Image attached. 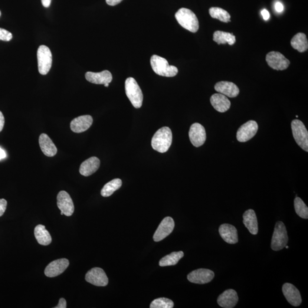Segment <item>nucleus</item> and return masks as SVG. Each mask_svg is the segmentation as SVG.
Listing matches in <instances>:
<instances>
[{
    "label": "nucleus",
    "instance_id": "nucleus-1",
    "mask_svg": "<svg viewBox=\"0 0 308 308\" xmlns=\"http://www.w3.org/2000/svg\"><path fill=\"white\" fill-rule=\"evenodd\" d=\"M172 134L168 127H163L153 137L152 146L154 150L160 153H165L171 145Z\"/></svg>",
    "mask_w": 308,
    "mask_h": 308
},
{
    "label": "nucleus",
    "instance_id": "nucleus-2",
    "mask_svg": "<svg viewBox=\"0 0 308 308\" xmlns=\"http://www.w3.org/2000/svg\"><path fill=\"white\" fill-rule=\"evenodd\" d=\"M175 18L179 24L192 33L197 32L199 28V21L194 12L188 9L183 8L176 13Z\"/></svg>",
    "mask_w": 308,
    "mask_h": 308
},
{
    "label": "nucleus",
    "instance_id": "nucleus-3",
    "mask_svg": "<svg viewBox=\"0 0 308 308\" xmlns=\"http://www.w3.org/2000/svg\"><path fill=\"white\" fill-rule=\"evenodd\" d=\"M151 66L155 73L160 76L173 77L178 73V68L171 66L166 59L154 55L151 57Z\"/></svg>",
    "mask_w": 308,
    "mask_h": 308
},
{
    "label": "nucleus",
    "instance_id": "nucleus-4",
    "mask_svg": "<svg viewBox=\"0 0 308 308\" xmlns=\"http://www.w3.org/2000/svg\"><path fill=\"white\" fill-rule=\"evenodd\" d=\"M126 96L131 103L136 109H139L142 105L143 96L142 90L137 82L132 77L128 78L125 82Z\"/></svg>",
    "mask_w": 308,
    "mask_h": 308
},
{
    "label": "nucleus",
    "instance_id": "nucleus-5",
    "mask_svg": "<svg viewBox=\"0 0 308 308\" xmlns=\"http://www.w3.org/2000/svg\"><path fill=\"white\" fill-rule=\"evenodd\" d=\"M288 242V237L286 225L282 222H277L275 225L271 248L275 251L283 250Z\"/></svg>",
    "mask_w": 308,
    "mask_h": 308
},
{
    "label": "nucleus",
    "instance_id": "nucleus-6",
    "mask_svg": "<svg viewBox=\"0 0 308 308\" xmlns=\"http://www.w3.org/2000/svg\"><path fill=\"white\" fill-rule=\"evenodd\" d=\"M294 139L301 149L308 152V132L306 126L299 120H294L291 123Z\"/></svg>",
    "mask_w": 308,
    "mask_h": 308
},
{
    "label": "nucleus",
    "instance_id": "nucleus-7",
    "mask_svg": "<svg viewBox=\"0 0 308 308\" xmlns=\"http://www.w3.org/2000/svg\"><path fill=\"white\" fill-rule=\"evenodd\" d=\"M38 68L39 73L47 74L52 65V54L50 49L45 45H41L37 51Z\"/></svg>",
    "mask_w": 308,
    "mask_h": 308
},
{
    "label": "nucleus",
    "instance_id": "nucleus-8",
    "mask_svg": "<svg viewBox=\"0 0 308 308\" xmlns=\"http://www.w3.org/2000/svg\"><path fill=\"white\" fill-rule=\"evenodd\" d=\"M268 65L274 70H284L289 67L290 61L278 51H271L266 55Z\"/></svg>",
    "mask_w": 308,
    "mask_h": 308
},
{
    "label": "nucleus",
    "instance_id": "nucleus-9",
    "mask_svg": "<svg viewBox=\"0 0 308 308\" xmlns=\"http://www.w3.org/2000/svg\"><path fill=\"white\" fill-rule=\"evenodd\" d=\"M258 124L256 121L250 120L242 124L237 132V137L239 142H246L257 134Z\"/></svg>",
    "mask_w": 308,
    "mask_h": 308
},
{
    "label": "nucleus",
    "instance_id": "nucleus-10",
    "mask_svg": "<svg viewBox=\"0 0 308 308\" xmlns=\"http://www.w3.org/2000/svg\"><path fill=\"white\" fill-rule=\"evenodd\" d=\"M85 279L88 283L98 287H105L109 283L105 273L100 268H94L88 271Z\"/></svg>",
    "mask_w": 308,
    "mask_h": 308
},
{
    "label": "nucleus",
    "instance_id": "nucleus-11",
    "mask_svg": "<svg viewBox=\"0 0 308 308\" xmlns=\"http://www.w3.org/2000/svg\"><path fill=\"white\" fill-rule=\"evenodd\" d=\"M215 276L214 272L208 269H198L188 274V278L191 283L204 284L211 282Z\"/></svg>",
    "mask_w": 308,
    "mask_h": 308
},
{
    "label": "nucleus",
    "instance_id": "nucleus-12",
    "mask_svg": "<svg viewBox=\"0 0 308 308\" xmlns=\"http://www.w3.org/2000/svg\"><path fill=\"white\" fill-rule=\"evenodd\" d=\"M189 137L190 141L195 147L202 146L206 140L205 127L198 123L192 124L189 131Z\"/></svg>",
    "mask_w": 308,
    "mask_h": 308
},
{
    "label": "nucleus",
    "instance_id": "nucleus-13",
    "mask_svg": "<svg viewBox=\"0 0 308 308\" xmlns=\"http://www.w3.org/2000/svg\"><path fill=\"white\" fill-rule=\"evenodd\" d=\"M175 227V222L171 217H166L157 228L154 235V240L158 242L163 240L171 233Z\"/></svg>",
    "mask_w": 308,
    "mask_h": 308
},
{
    "label": "nucleus",
    "instance_id": "nucleus-14",
    "mask_svg": "<svg viewBox=\"0 0 308 308\" xmlns=\"http://www.w3.org/2000/svg\"><path fill=\"white\" fill-rule=\"evenodd\" d=\"M57 205L64 215L70 216L74 211V205L69 194L64 191H61L57 195Z\"/></svg>",
    "mask_w": 308,
    "mask_h": 308
},
{
    "label": "nucleus",
    "instance_id": "nucleus-15",
    "mask_svg": "<svg viewBox=\"0 0 308 308\" xmlns=\"http://www.w3.org/2000/svg\"><path fill=\"white\" fill-rule=\"evenodd\" d=\"M282 291L288 302L294 307H299L302 303L299 290L293 284L286 283L283 285Z\"/></svg>",
    "mask_w": 308,
    "mask_h": 308
},
{
    "label": "nucleus",
    "instance_id": "nucleus-16",
    "mask_svg": "<svg viewBox=\"0 0 308 308\" xmlns=\"http://www.w3.org/2000/svg\"><path fill=\"white\" fill-rule=\"evenodd\" d=\"M69 265V261L66 258H61L52 261L45 268V274L48 277H54L64 273Z\"/></svg>",
    "mask_w": 308,
    "mask_h": 308
},
{
    "label": "nucleus",
    "instance_id": "nucleus-17",
    "mask_svg": "<svg viewBox=\"0 0 308 308\" xmlns=\"http://www.w3.org/2000/svg\"><path fill=\"white\" fill-rule=\"evenodd\" d=\"M93 120L92 117L86 115L75 118L70 123V129L75 133L86 132L92 125Z\"/></svg>",
    "mask_w": 308,
    "mask_h": 308
},
{
    "label": "nucleus",
    "instance_id": "nucleus-18",
    "mask_svg": "<svg viewBox=\"0 0 308 308\" xmlns=\"http://www.w3.org/2000/svg\"><path fill=\"white\" fill-rule=\"evenodd\" d=\"M239 297L237 291L228 290L222 293L218 298L219 306L224 308H233L238 304Z\"/></svg>",
    "mask_w": 308,
    "mask_h": 308
},
{
    "label": "nucleus",
    "instance_id": "nucleus-19",
    "mask_svg": "<svg viewBox=\"0 0 308 308\" xmlns=\"http://www.w3.org/2000/svg\"><path fill=\"white\" fill-rule=\"evenodd\" d=\"M219 234L228 244H234L238 242V234L235 226L229 224H222L219 228Z\"/></svg>",
    "mask_w": 308,
    "mask_h": 308
},
{
    "label": "nucleus",
    "instance_id": "nucleus-20",
    "mask_svg": "<svg viewBox=\"0 0 308 308\" xmlns=\"http://www.w3.org/2000/svg\"><path fill=\"white\" fill-rule=\"evenodd\" d=\"M215 89L219 93L229 98L237 97L240 92L237 85L228 81L219 82L215 85Z\"/></svg>",
    "mask_w": 308,
    "mask_h": 308
},
{
    "label": "nucleus",
    "instance_id": "nucleus-21",
    "mask_svg": "<svg viewBox=\"0 0 308 308\" xmlns=\"http://www.w3.org/2000/svg\"><path fill=\"white\" fill-rule=\"evenodd\" d=\"M85 78L89 83L98 85L110 84L113 80L112 74L108 70H104L100 73L88 71L85 74Z\"/></svg>",
    "mask_w": 308,
    "mask_h": 308
},
{
    "label": "nucleus",
    "instance_id": "nucleus-22",
    "mask_svg": "<svg viewBox=\"0 0 308 308\" xmlns=\"http://www.w3.org/2000/svg\"><path fill=\"white\" fill-rule=\"evenodd\" d=\"M212 106L220 113H225L231 107V102L224 95L217 93L213 94L210 98Z\"/></svg>",
    "mask_w": 308,
    "mask_h": 308
},
{
    "label": "nucleus",
    "instance_id": "nucleus-23",
    "mask_svg": "<svg viewBox=\"0 0 308 308\" xmlns=\"http://www.w3.org/2000/svg\"><path fill=\"white\" fill-rule=\"evenodd\" d=\"M39 144H40L42 153L46 156L53 157L56 155L57 147L47 134H41L40 137H39Z\"/></svg>",
    "mask_w": 308,
    "mask_h": 308
},
{
    "label": "nucleus",
    "instance_id": "nucleus-24",
    "mask_svg": "<svg viewBox=\"0 0 308 308\" xmlns=\"http://www.w3.org/2000/svg\"><path fill=\"white\" fill-rule=\"evenodd\" d=\"M100 166V159L97 157H91L81 164L80 172L82 175L88 176L96 172Z\"/></svg>",
    "mask_w": 308,
    "mask_h": 308
},
{
    "label": "nucleus",
    "instance_id": "nucleus-25",
    "mask_svg": "<svg viewBox=\"0 0 308 308\" xmlns=\"http://www.w3.org/2000/svg\"><path fill=\"white\" fill-rule=\"evenodd\" d=\"M243 223L251 234H257L258 227L257 216L253 209H248L244 213Z\"/></svg>",
    "mask_w": 308,
    "mask_h": 308
},
{
    "label": "nucleus",
    "instance_id": "nucleus-26",
    "mask_svg": "<svg viewBox=\"0 0 308 308\" xmlns=\"http://www.w3.org/2000/svg\"><path fill=\"white\" fill-rule=\"evenodd\" d=\"M34 235L39 244L48 245L51 243V237L43 225H38L34 229Z\"/></svg>",
    "mask_w": 308,
    "mask_h": 308
},
{
    "label": "nucleus",
    "instance_id": "nucleus-27",
    "mask_svg": "<svg viewBox=\"0 0 308 308\" xmlns=\"http://www.w3.org/2000/svg\"><path fill=\"white\" fill-rule=\"evenodd\" d=\"M291 47L296 50L303 53L308 48V42L306 34L303 33H299L294 36L291 41Z\"/></svg>",
    "mask_w": 308,
    "mask_h": 308
},
{
    "label": "nucleus",
    "instance_id": "nucleus-28",
    "mask_svg": "<svg viewBox=\"0 0 308 308\" xmlns=\"http://www.w3.org/2000/svg\"><path fill=\"white\" fill-rule=\"evenodd\" d=\"M213 40L218 45L228 44L229 45H233L236 42V37L230 33L218 31L215 32Z\"/></svg>",
    "mask_w": 308,
    "mask_h": 308
},
{
    "label": "nucleus",
    "instance_id": "nucleus-29",
    "mask_svg": "<svg viewBox=\"0 0 308 308\" xmlns=\"http://www.w3.org/2000/svg\"><path fill=\"white\" fill-rule=\"evenodd\" d=\"M183 257H184V253L182 251L173 252L171 254L162 258L159 261V265L160 267L175 265Z\"/></svg>",
    "mask_w": 308,
    "mask_h": 308
},
{
    "label": "nucleus",
    "instance_id": "nucleus-30",
    "mask_svg": "<svg viewBox=\"0 0 308 308\" xmlns=\"http://www.w3.org/2000/svg\"><path fill=\"white\" fill-rule=\"evenodd\" d=\"M122 182L120 179H114L107 183L101 190V195L103 197H109L113 193L120 189L122 186Z\"/></svg>",
    "mask_w": 308,
    "mask_h": 308
},
{
    "label": "nucleus",
    "instance_id": "nucleus-31",
    "mask_svg": "<svg viewBox=\"0 0 308 308\" xmlns=\"http://www.w3.org/2000/svg\"><path fill=\"white\" fill-rule=\"evenodd\" d=\"M209 14L213 18L218 19L222 22L225 23L231 22L230 15L223 9L212 7L209 10Z\"/></svg>",
    "mask_w": 308,
    "mask_h": 308
},
{
    "label": "nucleus",
    "instance_id": "nucleus-32",
    "mask_svg": "<svg viewBox=\"0 0 308 308\" xmlns=\"http://www.w3.org/2000/svg\"><path fill=\"white\" fill-rule=\"evenodd\" d=\"M294 205L295 211L300 217L306 219L308 218V208L302 199L299 197L295 198Z\"/></svg>",
    "mask_w": 308,
    "mask_h": 308
},
{
    "label": "nucleus",
    "instance_id": "nucleus-33",
    "mask_svg": "<svg viewBox=\"0 0 308 308\" xmlns=\"http://www.w3.org/2000/svg\"><path fill=\"white\" fill-rule=\"evenodd\" d=\"M174 306L173 301L167 298H159L154 300L150 305L151 308H172Z\"/></svg>",
    "mask_w": 308,
    "mask_h": 308
},
{
    "label": "nucleus",
    "instance_id": "nucleus-34",
    "mask_svg": "<svg viewBox=\"0 0 308 308\" xmlns=\"http://www.w3.org/2000/svg\"><path fill=\"white\" fill-rule=\"evenodd\" d=\"M12 38L13 35L11 32L4 29L0 28V40L9 41L12 40Z\"/></svg>",
    "mask_w": 308,
    "mask_h": 308
},
{
    "label": "nucleus",
    "instance_id": "nucleus-35",
    "mask_svg": "<svg viewBox=\"0 0 308 308\" xmlns=\"http://www.w3.org/2000/svg\"><path fill=\"white\" fill-rule=\"evenodd\" d=\"M6 207H7V202L4 199H0V217L4 215Z\"/></svg>",
    "mask_w": 308,
    "mask_h": 308
},
{
    "label": "nucleus",
    "instance_id": "nucleus-36",
    "mask_svg": "<svg viewBox=\"0 0 308 308\" xmlns=\"http://www.w3.org/2000/svg\"><path fill=\"white\" fill-rule=\"evenodd\" d=\"M67 307L66 300L64 299V298H61L57 306L55 307L54 308H66Z\"/></svg>",
    "mask_w": 308,
    "mask_h": 308
},
{
    "label": "nucleus",
    "instance_id": "nucleus-37",
    "mask_svg": "<svg viewBox=\"0 0 308 308\" xmlns=\"http://www.w3.org/2000/svg\"><path fill=\"white\" fill-rule=\"evenodd\" d=\"M274 8L278 13H281L284 11V5L280 2H277L274 5Z\"/></svg>",
    "mask_w": 308,
    "mask_h": 308
},
{
    "label": "nucleus",
    "instance_id": "nucleus-38",
    "mask_svg": "<svg viewBox=\"0 0 308 308\" xmlns=\"http://www.w3.org/2000/svg\"><path fill=\"white\" fill-rule=\"evenodd\" d=\"M261 14L262 16H263V17L264 20L267 21V20H268L269 19H270V13H269V12L267 11V9L262 10V11L261 12Z\"/></svg>",
    "mask_w": 308,
    "mask_h": 308
},
{
    "label": "nucleus",
    "instance_id": "nucleus-39",
    "mask_svg": "<svg viewBox=\"0 0 308 308\" xmlns=\"http://www.w3.org/2000/svg\"><path fill=\"white\" fill-rule=\"evenodd\" d=\"M4 124H5L4 117V116H3V114L1 111H0V132H1V131L3 129V128H4Z\"/></svg>",
    "mask_w": 308,
    "mask_h": 308
},
{
    "label": "nucleus",
    "instance_id": "nucleus-40",
    "mask_svg": "<svg viewBox=\"0 0 308 308\" xmlns=\"http://www.w3.org/2000/svg\"><path fill=\"white\" fill-rule=\"evenodd\" d=\"M122 0H106L107 4L110 6H115L120 4Z\"/></svg>",
    "mask_w": 308,
    "mask_h": 308
},
{
    "label": "nucleus",
    "instance_id": "nucleus-41",
    "mask_svg": "<svg viewBox=\"0 0 308 308\" xmlns=\"http://www.w3.org/2000/svg\"><path fill=\"white\" fill-rule=\"evenodd\" d=\"M42 4L45 8H48L51 4V0H41Z\"/></svg>",
    "mask_w": 308,
    "mask_h": 308
},
{
    "label": "nucleus",
    "instance_id": "nucleus-42",
    "mask_svg": "<svg viewBox=\"0 0 308 308\" xmlns=\"http://www.w3.org/2000/svg\"><path fill=\"white\" fill-rule=\"evenodd\" d=\"M6 157V154L4 150H2L1 147H0V160L2 159L5 158Z\"/></svg>",
    "mask_w": 308,
    "mask_h": 308
},
{
    "label": "nucleus",
    "instance_id": "nucleus-43",
    "mask_svg": "<svg viewBox=\"0 0 308 308\" xmlns=\"http://www.w3.org/2000/svg\"><path fill=\"white\" fill-rule=\"evenodd\" d=\"M104 86L105 87H109V84H106L104 85Z\"/></svg>",
    "mask_w": 308,
    "mask_h": 308
},
{
    "label": "nucleus",
    "instance_id": "nucleus-44",
    "mask_svg": "<svg viewBox=\"0 0 308 308\" xmlns=\"http://www.w3.org/2000/svg\"><path fill=\"white\" fill-rule=\"evenodd\" d=\"M285 248H286L287 249H288V248H289V247H288V246H287V245H286V246L285 247Z\"/></svg>",
    "mask_w": 308,
    "mask_h": 308
},
{
    "label": "nucleus",
    "instance_id": "nucleus-45",
    "mask_svg": "<svg viewBox=\"0 0 308 308\" xmlns=\"http://www.w3.org/2000/svg\"><path fill=\"white\" fill-rule=\"evenodd\" d=\"M1 12H0V16H1Z\"/></svg>",
    "mask_w": 308,
    "mask_h": 308
}]
</instances>
